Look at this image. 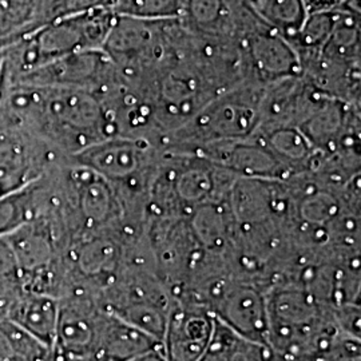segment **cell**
I'll return each instance as SVG.
<instances>
[{"instance_id":"cell-14","label":"cell","mask_w":361,"mask_h":361,"mask_svg":"<svg viewBox=\"0 0 361 361\" xmlns=\"http://www.w3.org/2000/svg\"><path fill=\"white\" fill-rule=\"evenodd\" d=\"M200 361H277V359L267 343L238 335L216 317L212 341Z\"/></svg>"},{"instance_id":"cell-13","label":"cell","mask_w":361,"mask_h":361,"mask_svg":"<svg viewBox=\"0 0 361 361\" xmlns=\"http://www.w3.org/2000/svg\"><path fill=\"white\" fill-rule=\"evenodd\" d=\"M78 209L87 228H98L116 216V194L110 180L89 169L78 166L71 174Z\"/></svg>"},{"instance_id":"cell-19","label":"cell","mask_w":361,"mask_h":361,"mask_svg":"<svg viewBox=\"0 0 361 361\" xmlns=\"http://www.w3.org/2000/svg\"><path fill=\"white\" fill-rule=\"evenodd\" d=\"M253 11L267 26L288 40L296 35L308 15L302 0H259Z\"/></svg>"},{"instance_id":"cell-20","label":"cell","mask_w":361,"mask_h":361,"mask_svg":"<svg viewBox=\"0 0 361 361\" xmlns=\"http://www.w3.org/2000/svg\"><path fill=\"white\" fill-rule=\"evenodd\" d=\"M221 209L207 202L194 209L190 229L197 243L207 250H219L226 245L229 224Z\"/></svg>"},{"instance_id":"cell-18","label":"cell","mask_w":361,"mask_h":361,"mask_svg":"<svg viewBox=\"0 0 361 361\" xmlns=\"http://www.w3.org/2000/svg\"><path fill=\"white\" fill-rule=\"evenodd\" d=\"M52 349L8 319L0 320V361H49Z\"/></svg>"},{"instance_id":"cell-25","label":"cell","mask_w":361,"mask_h":361,"mask_svg":"<svg viewBox=\"0 0 361 361\" xmlns=\"http://www.w3.org/2000/svg\"><path fill=\"white\" fill-rule=\"evenodd\" d=\"M344 0H302L305 11L310 13L335 11L341 8Z\"/></svg>"},{"instance_id":"cell-28","label":"cell","mask_w":361,"mask_h":361,"mask_svg":"<svg viewBox=\"0 0 361 361\" xmlns=\"http://www.w3.org/2000/svg\"><path fill=\"white\" fill-rule=\"evenodd\" d=\"M4 73H6V59H4V52H0V91L4 83ZM1 94V92H0ZM1 102V99H0Z\"/></svg>"},{"instance_id":"cell-22","label":"cell","mask_w":361,"mask_h":361,"mask_svg":"<svg viewBox=\"0 0 361 361\" xmlns=\"http://www.w3.org/2000/svg\"><path fill=\"white\" fill-rule=\"evenodd\" d=\"M186 0H111V11L116 15L153 20L180 19Z\"/></svg>"},{"instance_id":"cell-21","label":"cell","mask_w":361,"mask_h":361,"mask_svg":"<svg viewBox=\"0 0 361 361\" xmlns=\"http://www.w3.org/2000/svg\"><path fill=\"white\" fill-rule=\"evenodd\" d=\"M35 182L15 193L0 197V238L10 235L28 221L37 219L34 204Z\"/></svg>"},{"instance_id":"cell-27","label":"cell","mask_w":361,"mask_h":361,"mask_svg":"<svg viewBox=\"0 0 361 361\" xmlns=\"http://www.w3.org/2000/svg\"><path fill=\"white\" fill-rule=\"evenodd\" d=\"M22 290L23 289L15 290V292H0V320L7 317V313H8V310H10V305L13 302V298Z\"/></svg>"},{"instance_id":"cell-12","label":"cell","mask_w":361,"mask_h":361,"mask_svg":"<svg viewBox=\"0 0 361 361\" xmlns=\"http://www.w3.org/2000/svg\"><path fill=\"white\" fill-rule=\"evenodd\" d=\"M58 314V297L23 289L13 298L6 319L19 325L52 349L56 335Z\"/></svg>"},{"instance_id":"cell-10","label":"cell","mask_w":361,"mask_h":361,"mask_svg":"<svg viewBox=\"0 0 361 361\" xmlns=\"http://www.w3.org/2000/svg\"><path fill=\"white\" fill-rule=\"evenodd\" d=\"M247 25L241 38V50L259 79L271 83L286 78L302 77L301 61L288 39L267 26L256 13Z\"/></svg>"},{"instance_id":"cell-24","label":"cell","mask_w":361,"mask_h":361,"mask_svg":"<svg viewBox=\"0 0 361 361\" xmlns=\"http://www.w3.org/2000/svg\"><path fill=\"white\" fill-rule=\"evenodd\" d=\"M23 289L20 271L7 237L0 238V292Z\"/></svg>"},{"instance_id":"cell-23","label":"cell","mask_w":361,"mask_h":361,"mask_svg":"<svg viewBox=\"0 0 361 361\" xmlns=\"http://www.w3.org/2000/svg\"><path fill=\"white\" fill-rule=\"evenodd\" d=\"M99 8H111V0H46L39 6L38 15L32 25L35 28L80 13Z\"/></svg>"},{"instance_id":"cell-3","label":"cell","mask_w":361,"mask_h":361,"mask_svg":"<svg viewBox=\"0 0 361 361\" xmlns=\"http://www.w3.org/2000/svg\"><path fill=\"white\" fill-rule=\"evenodd\" d=\"M114 16L111 8H99L55 20L27 34L13 44L20 58L22 71L27 73L74 52L102 49Z\"/></svg>"},{"instance_id":"cell-4","label":"cell","mask_w":361,"mask_h":361,"mask_svg":"<svg viewBox=\"0 0 361 361\" xmlns=\"http://www.w3.org/2000/svg\"><path fill=\"white\" fill-rule=\"evenodd\" d=\"M118 68L102 50L74 52L23 73V85L32 87H65L106 95L119 87Z\"/></svg>"},{"instance_id":"cell-8","label":"cell","mask_w":361,"mask_h":361,"mask_svg":"<svg viewBox=\"0 0 361 361\" xmlns=\"http://www.w3.org/2000/svg\"><path fill=\"white\" fill-rule=\"evenodd\" d=\"M209 308L221 323L246 338L267 343L268 307L267 293L247 283L217 285L209 300ZM268 344V343H267Z\"/></svg>"},{"instance_id":"cell-2","label":"cell","mask_w":361,"mask_h":361,"mask_svg":"<svg viewBox=\"0 0 361 361\" xmlns=\"http://www.w3.org/2000/svg\"><path fill=\"white\" fill-rule=\"evenodd\" d=\"M264 89L240 87L209 101L180 128L164 138L174 154H186L209 143L247 138L257 133Z\"/></svg>"},{"instance_id":"cell-29","label":"cell","mask_w":361,"mask_h":361,"mask_svg":"<svg viewBox=\"0 0 361 361\" xmlns=\"http://www.w3.org/2000/svg\"><path fill=\"white\" fill-rule=\"evenodd\" d=\"M244 1H245L246 4H247V6H249V7H252V8H255V7H256V6H257L258 1H259V0H244Z\"/></svg>"},{"instance_id":"cell-15","label":"cell","mask_w":361,"mask_h":361,"mask_svg":"<svg viewBox=\"0 0 361 361\" xmlns=\"http://www.w3.org/2000/svg\"><path fill=\"white\" fill-rule=\"evenodd\" d=\"M256 134L265 141L273 154L295 173V176L298 171H305L307 169L313 170L323 155L295 126H283Z\"/></svg>"},{"instance_id":"cell-6","label":"cell","mask_w":361,"mask_h":361,"mask_svg":"<svg viewBox=\"0 0 361 361\" xmlns=\"http://www.w3.org/2000/svg\"><path fill=\"white\" fill-rule=\"evenodd\" d=\"M216 328L213 310L190 298L173 296L162 348L168 361H200Z\"/></svg>"},{"instance_id":"cell-7","label":"cell","mask_w":361,"mask_h":361,"mask_svg":"<svg viewBox=\"0 0 361 361\" xmlns=\"http://www.w3.org/2000/svg\"><path fill=\"white\" fill-rule=\"evenodd\" d=\"M153 143L114 135L74 154L78 166L89 169L107 180L134 183L154 161Z\"/></svg>"},{"instance_id":"cell-16","label":"cell","mask_w":361,"mask_h":361,"mask_svg":"<svg viewBox=\"0 0 361 361\" xmlns=\"http://www.w3.org/2000/svg\"><path fill=\"white\" fill-rule=\"evenodd\" d=\"M35 180L25 143L11 131H0V197L15 193Z\"/></svg>"},{"instance_id":"cell-1","label":"cell","mask_w":361,"mask_h":361,"mask_svg":"<svg viewBox=\"0 0 361 361\" xmlns=\"http://www.w3.org/2000/svg\"><path fill=\"white\" fill-rule=\"evenodd\" d=\"M13 102L18 111L35 118L55 142L73 154L116 135L106 104L90 91L28 86Z\"/></svg>"},{"instance_id":"cell-5","label":"cell","mask_w":361,"mask_h":361,"mask_svg":"<svg viewBox=\"0 0 361 361\" xmlns=\"http://www.w3.org/2000/svg\"><path fill=\"white\" fill-rule=\"evenodd\" d=\"M186 154L198 157L241 178L283 180L295 177V173L273 154L258 134L247 138L209 143Z\"/></svg>"},{"instance_id":"cell-9","label":"cell","mask_w":361,"mask_h":361,"mask_svg":"<svg viewBox=\"0 0 361 361\" xmlns=\"http://www.w3.org/2000/svg\"><path fill=\"white\" fill-rule=\"evenodd\" d=\"M104 308L98 297L75 289L59 297V314L52 350L90 361Z\"/></svg>"},{"instance_id":"cell-17","label":"cell","mask_w":361,"mask_h":361,"mask_svg":"<svg viewBox=\"0 0 361 361\" xmlns=\"http://www.w3.org/2000/svg\"><path fill=\"white\" fill-rule=\"evenodd\" d=\"M180 19L194 31L213 37L228 34L226 26L234 25L231 0H186Z\"/></svg>"},{"instance_id":"cell-26","label":"cell","mask_w":361,"mask_h":361,"mask_svg":"<svg viewBox=\"0 0 361 361\" xmlns=\"http://www.w3.org/2000/svg\"><path fill=\"white\" fill-rule=\"evenodd\" d=\"M129 361H168V359H166V355H165L162 344H161V345L150 349Z\"/></svg>"},{"instance_id":"cell-11","label":"cell","mask_w":361,"mask_h":361,"mask_svg":"<svg viewBox=\"0 0 361 361\" xmlns=\"http://www.w3.org/2000/svg\"><path fill=\"white\" fill-rule=\"evenodd\" d=\"M161 344L153 336L104 310L90 361H129Z\"/></svg>"}]
</instances>
